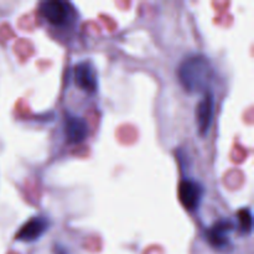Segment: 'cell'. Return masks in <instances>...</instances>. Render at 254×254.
Returning a JSON list of instances; mask_svg holds the SVG:
<instances>
[{"label": "cell", "mask_w": 254, "mask_h": 254, "mask_svg": "<svg viewBox=\"0 0 254 254\" xmlns=\"http://www.w3.org/2000/svg\"><path fill=\"white\" fill-rule=\"evenodd\" d=\"M212 77V64L203 55H191L184 59L179 67V78L189 92H205Z\"/></svg>", "instance_id": "obj_1"}, {"label": "cell", "mask_w": 254, "mask_h": 254, "mask_svg": "<svg viewBox=\"0 0 254 254\" xmlns=\"http://www.w3.org/2000/svg\"><path fill=\"white\" fill-rule=\"evenodd\" d=\"M205 188L202 184L192 179H184L179 185V200L189 211L197 210L202 202Z\"/></svg>", "instance_id": "obj_2"}, {"label": "cell", "mask_w": 254, "mask_h": 254, "mask_svg": "<svg viewBox=\"0 0 254 254\" xmlns=\"http://www.w3.org/2000/svg\"><path fill=\"white\" fill-rule=\"evenodd\" d=\"M235 231V222L227 218L218 220L206 231L207 242L215 250L225 251L231 246L230 236Z\"/></svg>", "instance_id": "obj_3"}, {"label": "cell", "mask_w": 254, "mask_h": 254, "mask_svg": "<svg viewBox=\"0 0 254 254\" xmlns=\"http://www.w3.org/2000/svg\"><path fill=\"white\" fill-rule=\"evenodd\" d=\"M49 218L45 216H34L29 221L24 223L15 235V240L21 241V242H35L40 240L50 228Z\"/></svg>", "instance_id": "obj_4"}, {"label": "cell", "mask_w": 254, "mask_h": 254, "mask_svg": "<svg viewBox=\"0 0 254 254\" xmlns=\"http://www.w3.org/2000/svg\"><path fill=\"white\" fill-rule=\"evenodd\" d=\"M40 12L50 24L56 26H64L69 20L68 4L61 0H46L40 5Z\"/></svg>", "instance_id": "obj_5"}, {"label": "cell", "mask_w": 254, "mask_h": 254, "mask_svg": "<svg viewBox=\"0 0 254 254\" xmlns=\"http://www.w3.org/2000/svg\"><path fill=\"white\" fill-rule=\"evenodd\" d=\"M213 109H215L213 94L208 91L205 92V94L196 107V124H197L200 135L207 134L211 123H212Z\"/></svg>", "instance_id": "obj_6"}, {"label": "cell", "mask_w": 254, "mask_h": 254, "mask_svg": "<svg viewBox=\"0 0 254 254\" xmlns=\"http://www.w3.org/2000/svg\"><path fill=\"white\" fill-rule=\"evenodd\" d=\"M74 82L79 88L84 91H97L98 79H97V71L92 62L82 61L74 66Z\"/></svg>", "instance_id": "obj_7"}, {"label": "cell", "mask_w": 254, "mask_h": 254, "mask_svg": "<svg viewBox=\"0 0 254 254\" xmlns=\"http://www.w3.org/2000/svg\"><path fill=\"white\" fill-rule=\"evenodd\" d=\"M64 134L67 141L71 144H79L88 135V124L81 117L67 114L64 118Z\"/></svg>", "instance_id": "obj_8"}, {"label": "cell", "mask_w": 254, "mask_h": 254, "mask_svg": "<svg viewBox=\"0 0 254 254\" xmlns=\"http://www.w3.org/2000/svg\"><path fill=\"white\" fill-rule=\"evenodd\" d=\"M238 217V227H240L241 233L243 235H250L252 232L253 227V217H252V211L248 207L242 208L240 210L237 215Z\"/></svg>", "instance_id": "obj_9"}, {"label": "cell", "mask_w": 254, "mask_h": 254, "mask_svg": "<svg viewBox=\"0 0 254 254\" xmlns=\"http://www.w3.org/2000/svg\"><path fill=\"white\" fill-rule=\"evenodd\" d=\"M57 254H68L64 248H57Z\"/></svg>", "instance_id": "obj_10"}]
</instances>
